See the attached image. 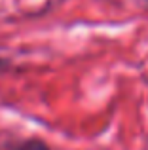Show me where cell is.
<instances>
[{"instance_id": "1", "label": "cell", "mask_w": 148, "mask_h": 150, "mask_svg": "<svg viewBox=\"0 0 148 150\" xmlns=\"http://www.w3.org/2000/svg\"><path fill=\"white\" fill-rule=\"evenodd\" d=\"M0 150H49V146L40 139H25V141H15V143L4 144Z\"/></svg>"}]
</instances>
